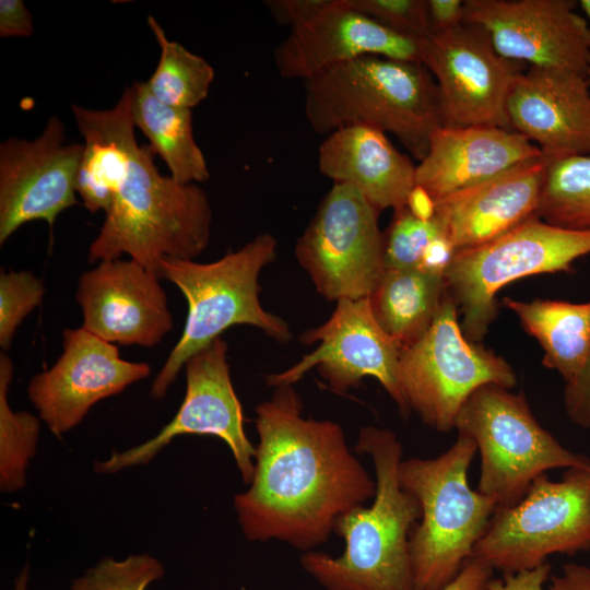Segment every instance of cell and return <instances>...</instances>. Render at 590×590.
<instances>
[{
    "label": "cell",
    "instance_id": "6da1fadb",
    "mask_svg": "<svg viewBox=\"0 0 590 590\" xmlns=\"http://www.w3.org/2000/svg\"><path fill=\"white\" fill-rule=\"evenodd\" d=\"M302 411L293 386L276 387L256 408L255 471L233 505L248 541L309 552L329 539L339 517L375 496L376 480L338 423L305 418Z\"/></svg>",
    "mask_w": 590,
    "mask_h": 590
},
{
    "label": "cell",
    "instance_id": "7a4b0ae2",
    "mask_svg": "<svg viewBox=\"0 0 590 590\" xmlns=\"http://www.w3.org/2000/svg\"><path fill=\"white\" fill-rule=\"evenodd\" d=\"M355 450L373 461V503L335 521L333 532L345 543L340 556L309 551L300 556V565L326 590H415L409 540L421 508L399 482L402 445L393 432L366 426Z\"/></svg>",
    "mask_w": 590,
    "mask_h": 590
},
{
    "label": "cell",
    "instance_id": "3957f363",
    "mask_svg": "<svg viewBox=\"0 0 590 590\" xmlns=\"http://www.w3.org/2000/svg\"><path fill=\"white\" fill-rule=\"evenodd\" d=\"M303 82L305 116L320 134L369 127L393 134L422 161L442 126L437 84L420 62L363 56Z\"/></svg>",
    "mask_w": 590,
    "mask_h": 590
},
{
    "label": "cell",
    "instance_id": "277c9868",
    "mask_svg": "<svg viewBox=\"0 0 590 590\" xmlns=\"http://www.w3.org/2000/svg\"><path fill=\"white\" fill-rule=\"evenodd\" d=\"M211 223L212 210L204 190L162 175L150 146L138 144L90 246L88 261L128 255L158 276L163 260H193L205 249Z\"/></svg>",
    "mask_w": 590,
    "mask_h": 590
},
{
    "label": "cell",
    "instance_id": "5b68a950",
    "mask_svg": "<svg viewBox=\"0 0 590 590\" xmlns=\"http://www.w3.org/2000/svg\"><path fill=\"white\" fill-rule=\"evenodd\" d=\"M476 452L474 440L458 434L439 456L399 464V482L421 508L409 540L415 590H441L457 578L497 507L469 485Z\"/></svg>",
    "mask_w": 590,
    "mask_h": 590
},
{
    "label": "cell",
    "instance_id": "8992f818",
    "mask_svg": "<svg viewBox=\"0 0 590 590\" xmlns=\"http://www.w3.org/2000/svg\"><path fill=\"white\" fill-rule=\"evenodd\" d=\"M278 241L263 233L216 261L165 259L160 279L174 283L188 304L186 323L174 349L156 375L151 394L163 398L185 363L235 324L259 328L270 338H292L286 321L267 311L259 299V274L274 260Z\"/></svg>",
    "mask_w": 590,
    "mask_h": 590
},
{
    "label": "cell",
    "instance_id": "52a82bcc",
    "mask_svg": "<svg viewBox=\"0 0 590 590\" xmlns=\"http://www.w3.org/2000/svg\"><path fill=\"white\" fill-rule=\"evenodd\" d=\"M455 428L474 440L481 458L476 489L497 506L518 503L546 471L590 468V458L565 448L540 425L524 393L497 385L469 397Z\"/></svg>",
    "mask_w": 590,
    "mask_h": 590
},
{
    "label": "cell",
    "instance_id": "ba28073f",
    "mask_svg": "<svg viewBox=\"0 0 590 590\" xmlns=\"http://www.w3.org/2000/svg\"><path fill=\"white\" fill-rule=\"evenodd\" d=\"M590 253V232L573 231L532 216L499 237L455 251L444 271L445 285L461 314L463 334L480 343L497 316L496 294L534 274L569 270Z\"/></svg>",
    "mask_w": 590,
    "mask_h": 590
},
{
    "label": "cell",
    "instance_id": "9c48e42d",
    "mask_svg": "<svg viewBox=\"0 0 590 590\" xmlns=\"http://www.w3.org/2000/svg\"><path fill=\"white\" fill-rule=\"evenodd\" d=\"M589 550L590 468H570L558 481L540 475L518 503L497 506L472 557L504 575Z\"/></svg>",
    "mask_w": 590,
    "mask_h": 590
},
{
    "label": "cell",
    "instance_id": "30bf717a",
    "mask_svg": "<svg viewBox=\"0 0 590 590\" xmlns=\"http://www.w3.org/2000/svg\"><path fill=\"white\" fill-rule=\"evenodd\" d=\"M458 314L446 288L426 333L401 349L399 357V382L409 410L441 433L455 428L461 408L480 387L517 385V375L504 357L467 339Z\"/></svg>",
    "mask_w": 590,
    "mask_h": 590
},
{
    "label": "cell",
    "instance_id": "8fae6325",
    "mask_svg": "<svg viewBox=\"0 0 590 590\" xmlns=\"http://www.w3.org/2000/svg\"><path fill=\"white\" fill-rule=\"evenodd\" d=\"M379 212L354 186L334 182L295 245V256L328 300L368 297L384 272Z\"/></svg>",
    "mask_w": 590,
    "mask_h": 590
},
{
    "label": "cell",
    "instance_id": "7c38bea8",
    "mask_svg": "<svg viewBox=\"0 0 590 590\" xmlns=\"http://www.w3.org/2000/svg\"><path fill=\"white\" fill-rule=\"evenodd\" d=\"M421 63L437 84L442 126L511 130L507 101L520 63L500 56L482 28L430 33L421 40Z\"/></svg>",
    "mask_w": 590,
    "mask_h": 590
},
{
    "label": "cell",
    "instance_id": "4fadbf2b",
    "mask_svg": "<svg viewBox=\"0 0 590 590\" xmlns=\"http://www.w3.org/2000/svg\"><path fill=\"white\" fill-rule=\"evenodd\" d=\"M226 353L227 344L220 337L193 354L185 363L186 394L173 420L145 442L96 462L94 470L115 473L148 464L178 436H214L228 446L243 482L249 484L255 471L256 447L244 429L243 408L231 380Z\"/></svg>",
    "mask_w": 590,
    "mask_h": 590
},
{
    "label": "cell",
    "instance_id": "5bb4252c",
    "mask_svg": "<svg viewBox=\"0 0 590 590\" xmlns=\"http://www.w3.org/2000/svg\"><path fill=\"white\" fill-rule=\"evenodd\" d=\"M337 303L324 323L300 337L305 344L319 342L318 347L286 370L269 375L267 384L275 388L293 386L316 368L330 390L342 394L363 378L374 377L408 415L398 371L401 347L379 327L367 297Z\"/></svg>",
    "mask_w": 590,
    "mask_h": 590
},
{
    "label": "cell",
    "instance_id": "9a60e30c",
    "mask_svg": "<svg viewBox=\"0 0 590 590\" xmlns=\"http://www.w3.org/2000/svg\"><path fill=\"white\" fill-rule=\"evenodd\" d=\"M576 5L574 0H464L463 24L482 28L506 59L587 76L590 26Z\"/></svg>",
    "mask_w": 590,
    "mask_h": 590
},
{
    "label": "cell",
    "instance_id": "2e32d148",
    "mask_svg": "<svg viewBox=\"0 0 590 590\" xmlns=\"http://www.w3.org/2000/svg\"><path fill=\"white\" fill-rule=\"evenodd\" d=\"M83 144L67 141L58 116L34 140L8 138L0 144V245L22 225L57 216L79 204L75 177Z\"/></svg>",
    "mask_w": 590,
    "mask_h": 590
},
{
    "label": "cell",
    "instance_id": "e0dca14e",
    "mask_svg": "<svg viewBox=\"0 0 590 590\" xmlns=\"http://www.w3.org/2000/svg\"><path fill=\"white\" fill-rule=\"evenodd\" d=\"M62 339L57 362L35 375L27 387L39 418L56 436L75 427L98 401L151 374L148 363L121 358L115 344L82 327L63 330Z\"/></svg>",
    "mask_w": 590,
    "mask_h": 590
},
{
    "label": "cell",
    "instance_id": "ac0fdd59",
    "mask_svg": "<svg viewBox=\"0 0 590 590\" xmlns=\"http://www.w3.org/2000/svg\"><path fill=\"white\" fill-rule=\"evenodd\" d=\"M160 280L131 259L101 261L78 283L82 328L113 344L155 346L174 324Z\"/></svg>",
    "mask_w": 590,
    "mask_h": 590
},
{
    "label": "cell",
    "instance_id": "d6986e66",
    "mask_svg": "<svg viewBox=\"0 0 590 590\" xmlns=\"http://www.w3.org/2000/svg\"><path fill=\"white\" fill-rule=\"evenodd\" d=\"M363 56L421 63V40L386 28L347 0H333L327 10L291 28L274 50V63L282 78L305 81Z\"/></svg>",
    "mask_w": 590,
    "mask_h": 590
},
{
    "label": "cell",
    "instance_id": "ffe728a7",
    "mask_svg": "<svg viewBox=\"0 0 590 590\" xmlns=\"http://www.w3.org/2000/svg\"><path fill=\"white\" fill-rule=\"evenodd\" d=\"M507 114L511 130L547 157L590 155V85L578 72L530 67L514 81Z\"/></svg>",
    "mask_w": 590,
    "mask_h": 590
},
{
    "label": "cell",
    "instance_id": "44dd1931",
    "mask_svg": "<svg viewBox=\"0 0 590 590\" xmlns=\"http://www.w3.org/2000/svg\"><path fill=\"white\" fill-rule=\"evenodd\" d=\"M546 165L543 155L435 201L434 217L453 249L481 246L535 216Z\"/></svg>",
    "mask_w": 590,
    "mask_h": 590
},
{
    "label": "cell",
    "instance_id": "7402d4cb",
    "mask_svg": "<svg viewBox=\"0 0 590 590\" xmlns=\"http://www.w3.org/2000/svg\"><path fill=\"white\" fill-rule=\"evenodd\" d=\"M542 151L510 129L470 126L437 128L415 169V185L435 201L476 186L531 160Z\"/></svg>",
    "mask_w": 590,
    "mask_h": 590
},
{
    "label": "cell",
    "instance_id": "603a6c76",
    "mask_svg": "<svg viewBox=\"0 0 590 590\" xmlns=\"http://www.w3.org/2000/svg\"><path fill=\"white\" fill-rule=\"evenodd\" d=\"M318 169L333 184L354 186L379 213L406 206L415 186L416 166L411 158L386 133L364 126L328 134L318 149Z\"/></svg>",
    "mask_w": 590,
    "mask_h": 590
},
{
    "label": "cell",
    "instance_id": "cb8c5ba5",
    "mask_svg": "<svg viewBox=\"0 0 590 590\" xmlns=\"http://www.w3.org/2000/svg\"><path fill=\"white\" fill-rule=\"evenodd\" d=\"M83 137V152L75 177V191L91 212H107L123 181L139 144L131 116V88L126 87L108 109L71 105Z\"/></svg>",
    "mask_w": 590,
    "mask_h": 590
},
{
    "label": "cell",
    "instance_id": "d4e9b609",
    "mask_svg": "<svg viewBox=\"0 0 590 590\" xmlns=\"http://www.w3.org/2000/svg\"><path fill=\"white\" fill-rule=\"evenodd\" d=\"M522 329L544 351L543 365L557 370L565 388L573 387L590 359V302L503 299Z\"/></svg>",
    "mask_w": 590,
    "mask_h": 590
},
{
    "label": "cell",
    "instance_id": "484cf974",
    "mask_svg": "<svg viewBox=\"0 0 590 590\" xmlns=\"http://www.w3.org/2000/svg\"><path fill=\"white\" fill-rule=\"evenodd\" d=\"M445 292L441 273L385 269L367 298L379 327L404 349L426 333Z\"/></svg>",
    "mask_w": 590,
    "mask_h": 590
},
{
    "label": "cell",
    "instance_id": "4316f807",
    "mask_svg": "<svg viewBox=\"0 0 590 590\" xmlns=\"http://www.w3.org/2000/svg\"><path fill=\"white\" fill-rule=\"evenodd\" d=\"M130 88L133 125L149 139L152 153L163 158L170 177L180 184L208 180V164L193 138L191 109L162 103L146 82L137 81Z\"/></svg>",
    "mask_w": 590,
    "mask_h": 590
},
{
    "label": "cell",
    "instance_id": "83f0119b",
    "mask_svg": "<svg viewBox=\"0 0 590 590\" xmlns=\"http://www.w3.org/2000/svg\"><path fill=\"white\" fill-rule=\"evenodd\" d=\"M148 25L160 46L157 66L146 82L150 92L162 103L188 108L206 98L214 79V69L202 57L176 40H169L152 15Z\"/></svg>",
    "mask_w": 590,
    "mask_h": 590
},
{
    "label": "cell",
    "instance_id": "f1b7e54d",
    "mask_svg": "<svg viewBox=\"0 0 590 590\" xmlns=\"http://www.w3.org/2000/svg\"><path fill=\"white\" fill-rule=\"evenodd\" d=\"M536 216L558 227L590 232V155L547 157Z\"/></svg>",
    "mask_w": 590,
    "mask_h": 590
},
{
    "label": "cell",
    "instance_id": "f546056e",
    "mask_svg": "<svg viewBox=\"0 0 590 590\" xmlns=\"http://www.w3.org/2000/svg\"><path fill=\"white\" fill-rule=\"evenodd\" d=\"M435 217L421 220L404 206L393 211L384 234L385 269H410L444 274L455 253Z\"/></svg>",
    "mask_w": 590,
    "mask_h": 590
},
{
    "label": "cell",
    "instance_id": "4dcf8cb0",
    "mask_svg": "<svg viewBox=\"0 0 590 590\" xmlns=\"http://www.w3.org/2000/svg\"><path fill=\"white\" fill-rule=\"evenodd\" d=\"M13 378V364L0 355V488L11 493L24 487L26 469L36 452L40 424L26 411H14L8 401Z\"/></svg>",
    "mask_w": 590,
    "mask_h": 590
},
{
    "label": "cell",
    "instance_id": "1f68e13d",
    "mask_svg": "<svg viewBox=\"0 0 590 590\" xmlns=\"http://www.w3.org/2000/svg\"><path fill=\"white\" fill-rule=\"evenodd\" d=\"M163 575V564L149 554L105 557L75 578L69 590H146Z\"/></svg>",
    "mask_w": 590,
    "mask_h": 590
},
{
    "label": "cell",
    "instance_id": "d6a6232c",
    "mask_svg": "<svg viewBox=\"0 0 590 590\" xmlns=\"http://www.w3.org/2000/svg\"><path fill=\"white\" fill-rule=\"evenodd\" d=\"M44 292L42 280L30 271H1L0 346L2 350L10 347L17 327L42 303Z\"/></svg>",
    "mask_w": 590,
    "mask_h": 590
},
{
    "label": "cell",
    "instance_id": "836d02e7",
    "mask_svg": "<svg viewBox=\"0 0 590 590\" xmlns=\"http://www.w3.org/2000/svg\"><path fill=\"white\" fill-rule=\"evenodd\" d=\"M347 4L400 35L422 40L430 33L427 0H347Z\"/></svg>",
    "mask_w": 590,
    "mask_h": 590
},
{
    "label": "cell",
    "instance_id": "e575fe53",
    "mask_svg": "<svg viewBox=\"0 0 590 590\" xmlns=\"http://www.w3.org/2000/svg\"><path fill=\"white\" fill-rule=\"evenodd\" d=\"M333 0L269 1L268 8L279 23L291 28L300 25L327 10Z\"/></svg>",
    "mask_w": 590,
    "mask_h": 590
},
{
    "label": "cell",
    "instance_id": "d590c367",
    "mask_svg": "<svg viewBox=\"0 0 590 590\" xmlns=\"http://www.w3.org/2000/svg\"><path fill=\"white\" fill-rule=\"evenodd\" d=\"M565 409L573 423L590 428V359L578 381L564 391Z\"/></svg>",
    "mask_w": 590,
    "mask_h": 590
},
{
    "label": "cell",
    "instance_id": "8d00e7d4",
    "mask_svg": "<svg viewBox=\"0 0 590 590\" xmlns=\"http://www.w3.org/2000/svg\"><path fill=\"white\" fill-rule=\"evenodd\" d=\"M33 17L23 0L0 1V37H30Z\"/></svg>",
    "mask_w": 590,
    "mask_h": 590
},
{
    "label": "cell",
    "instance_id": "74e56055",
    "mask_svg": "<svg viewBox=\"0 0 590 590\" xmlns=\"http://www.w3.org/2000/svg\"><path fill=\"white\" fill-rule=\"evenodd\" d=\"M550 577L551 566L545 563L533 569L491 578L484 590H544Z\"/></svg>",
    "mask_w": 590,
    "mask_h": 590
},
{
    "label": "cell",
    "instance_id": "f35d334b",
    "mask_svg": "<svg viewBox=\"0 0 590 590\" xmlns=\"http://www.w3.org/2000/svg\"><path fill=\"white\" fill-rule=\"evenodd\" d=\"M427 10L430 33L449 31L463 24L464 1L427 0Z\"/></svg>",
    "mask_w": 590,
    "mask_h": 590
},
{
    "label": "cell",
    "instance_id": "ab89813d",
    "mask_svg": "<svg viewBox=\"0 0 590 590\" xmlns=\"http://www.w3.org/2000/svg\"><path fill=\"white\" fill-rule=\"evenodd\" d=\"M493 571L483 562L471 557L457 578L441 590H484L493 578Z\"/></svg>",
    "mask_w": 590,
    "mask_h": 590
},
{
    "label": "cell",
    "instance_id": "60d3db41",
    "mask_svg": "<svg viewBox=\"0 0 590 590\" xmlns=\"http://www.w3.org/2000/svg\"><path fill=\"white\" fill-rule=\"evenodd\" d=\"M547 590H590V566L565 564L560 574L550 577Z\"/></svg>",
    "mask_w": 590,
    "mask_h": 590
},
{
    "label": "cell",
    "instance_id": "b9f144b4",
    "mask_svg": "<svg viewBox=\"0 0 590 590\" xmlns=\"http://www.w3.org/2000/svg\"><path fill=\"white\" fill-rule=\"evenodd\" d=\"M406 208L414 216L421 220H430L434 217L435 202L432 197L417 185L414 186L409 194Z\"/></svg>",
    "mask_w": 590,
    "mask_h": 590
},
{
    "label": "cell",
    "instance_id": "7bdbcfd3",
    "mask_svg": "<svg viewBox=\"0 0 590 590\" xmlns=\"http://www.w3.org/2000/svg\"><path fill=\"white\" fill-rule=\"evenodd\" d=\"M28 582V566H24L21 574L15 580L14 590H27Z\"/></svg>",
    "mask_w": 590,
    "mask_h": 590
},
{
    "label": "cell",
    "instance_id": "ee69618b",
    "mask_svg": "<svg viewBox=\"0 0 590 590\" xmlns=\"http://www.w3.org/2000/svg\"><path fill=\"white\" fill-rule=\"evenodd\" d=\"M579 5L581 7V9L583 10L586 16H587V21L589 23V26H590V0H581L579 1ZM587 80H588V83L590 85V68H589V71H588V74H587Z\"/></svg>",
    "mask_w": 590,
    "mask_h": 590
}]
</instances>
